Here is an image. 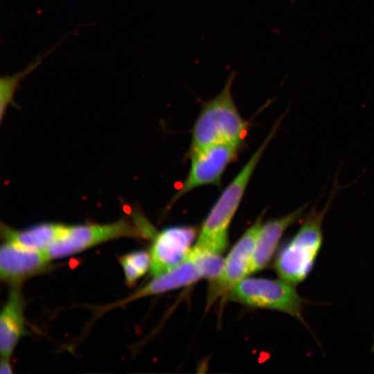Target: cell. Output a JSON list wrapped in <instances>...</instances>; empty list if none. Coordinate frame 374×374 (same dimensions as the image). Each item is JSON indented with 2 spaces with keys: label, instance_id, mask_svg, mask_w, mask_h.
Instances as JSON below:
<instances>
[{
  "label": "cell",
  "instance_id": "cell-1",
  "mask_svg": "<svg viewBox=\"0 0 374 374\" xmlns=\"http://www.w3.org/2000/svg\"><path fill=\"white\" fill-rule=\"evenodd\" d=\"M278 118L261 145L222 191L206 217L195 247L221 254L228 244V229L265 150L283 118Z\"/></svg>",
  "mask_w": 374,
  "mask_h": 374
},
{
  "label": "cell",
  "instance_id": "cell-2",
  "mask_svg": "<svg viewBox=\"0 0 374 374\" xmlns=\"http://www.w3.org/2000/svg\"><path fill=\"white\" fill-rule=\"evenodd\" d=\"M235 75L236 71L231 72L220 92L202 104L192 131L189 155L217 143L242 145L249 123L240 115L233 98Z\"/></svg>",
  "mask_w": 374,
  "mask_h": 374
},
{
  "label": "cell",
  "instance_id": "cell-3",
  "mask_svg": "<svg viewBox=\"0 0 374 374\" xmlns=\"http://www.w3.org/2000/svg\"><path fill=\"white\" fill-rule=\"evenodd\" d=\"M339 189L335 185L321 209L315 205L305 213L298 231L278 252L275 269L282 280L297 285L310 274L323 242L324 218Z\"/></svg>",
  "mask_w": 374,
  "mask_h": 374
},
{
  "label": "cell",
  "instance_id": "cell-4",
  "mask_svg": "<svg viewBox=\"0 0 374 374\" xmlns=\"http://www.w3.org/2000/svg\"><path fill=\"white\" fill-rule=\"evenodd\" d=\"M292 285L283 280L244 278L230 290L229 297L248 306L283 312L305 324L303 311L307 302Z\"/></svg>",
  "mask_w": 374,
  "mask_h": 374
},
{
  "label": "cell",
  "instance_id": "cell-5",
  "mask_svg": "<svg viewBox=\"0 0 374 374\" xmlns=\"http://www.w3.org/2000/svg\"><path fill=\"white\" fill-rule=\"evenodd\" d=\"M142 230L125 218L104 224H64L46 253L51 260L62 258L114 239L145 235Z\"/></svg>",
  "mask_w": 374,
  "mask_h": 374
},
{
  "label": "cell",
  "instance_id": "cell-6",
  "mask_svg": "<svg viewBox=\"0 0 374 374\" xmlns=\"http://www.w3.org/2000/svg\"><path fill=\"white\" fill-rule=\"evenodd\" d=\"M241 146L236 143H217L190 154V166L188 175L171 202H175L198 187L206 185L219 186L225 170L236 159Z\"/></svg>",
  "mask_w": 374,
  "mask_h": 374
},
{
  "label": "cell",
  "instance_id": "cell-7",
  "mask_svg": "<svg viewBox=\"0 0 374 374\" xmlns=\"http://www.w3.org/2000/svg\"><path fill=\"white\" fill-rule=\"evenodd\" d=\"M262 215L244 233L229 252L220 275L211 282L209 301L230 291L251 274L253 255L262 224Z\"/></svg>",
  "mask_w": 374,
  "mask_h": 374
},
{
  "label": "cell",
  "instance_id": "cell-8",
  "mask_svg": "<svg viewBox=\"0 0 374 374\" xmlns=\"http://www.w3.org/2000/svg\"><path fill=\"white\" fill-rule=\"evenodd\" d=\"M195 235L196 230L188 226H170L158 233L150 252L152 276H159L181 264L187 258Z\"/></svg>",
  "mask_w": 374,
  "mask_h": 374
},
{
  "label": "cell",
  "instance_id": "cell-9",
  "mask_svg": "<svg viewBox=\"0 0 374 374\" xmlns=\"http://www.w3.org/2000/svg\"><path fill=\"white\" fill-rule=\"evenodd\" d=\"M46 251L22 247L4 240L0 249V278L12 285L44 272L51 261Z\"/></svg>",
  "mask_w": 374,
  "mask_h": 374
},
{
  "label": "cell",
  "instance_id": "cell-10",
  "mask_svg": "<svg viewBox=\"0 0 374 374\" xmlns=\"http://www.w3.org/2000/svg\"><path fill=\"white\" fill-rule=\"evenodd\" d=\"M309 206L310 202H307L291 213L262 224L253 255L251 274L267 266L283 234L292 225L301 221Z\"/></svg>",
  "mask_w": 374,
  "mask_h": 374
},
{
  "label": "cell",
  "instance_id": "cell-11",
  "mask_svg": "<svg viewBox=\"0 0 374 374\" xmlns=\"http://www.w3.org/2000/svg\"><path fill=\"white\" fill-rule=\"evenodd\" d=\"M20 285H12L0 315V353L10 358L18 341L26 334L25 301Z\"/></svg>",
  "mask_w": 374,
  "mask_h": 374
},
{
  "label": "cell",
  "instance_id": "cell-12",
  "mask_svg": "<svg viewBox=\"0 0 374 374\" xmlns=\"http://www.w3.org/2000/svg\"><path fill=\"white\" fill-rule=\"evenodd\" d=\"M200 278L202 272L195 261L189 255L178 266L172 269L154 277L145 286L142 287L128 298L123 299L119 304L127 303L132 301L151 295L161 294L183 286L189 285Z\"/></svg>",
  "mask_w": 374,
  "mask_h": 374
},
{
  "label": "cell",
  "instance_id": "cell-13",
  "mask_svg": "<svg viewBox=\"0 0 374 374\" xmlns=\"http://www.w3.org/2000/svg\"><path fill=\"white\" fill-rule=\"evenodd\" d=\"M64 224L44 222L21 230L13 229L1 224V235L4 240L14 242L22 247L46 251L58 238Z\"/></svg>",
  "mask_w": 374,
  "mask_h": 374
},
{
  "label": "cell",
  "instance_id": "cell-14",
  "mask_svg": "<svg viewBox=\"0 0 374 374\" xmlns=\"http://www.w3.org/2000/svg\"><path fill=\"white\" fill-rule=\"evenodd\" d=\"M71 33L72 32L64 37L56 45L48 49L46 53H44V54L38 55L36 59L30 63L28 66H27L23 71L13 75H6L1 78V103L2 109L8 103L13 101L15 91L19 87L21 81L27 75L35 70L41 64L45 57L53 52L55 48L58 47Z\"/></svg>",
  "mask_w": 374,
  "mask_h": 374
},
{
  "label": "cell",
  "instance_id": "cell-15",
  "mask_svg": "<svg viewBox=\"0 0 374 374\" xmlns=\"http://www.w3.org/2000/svg\"><path fill=\"white\" fill-rule=\"evenodd\" d=\"M125 282L132 286L143 276L151 267L150 253L143 250L128 253L120 259Z\"/></svg>",
  "mask_w": 374,
  "mask_h": 374
},
{
  "label": "cell",
  "instance_id": "cell-16",
  "mask_svg": "<svg viewBox=\"0 0 374 374\" xmlns=\"http://www.w3.org/2000/svg\"><path fill=\"white\" fill-rule=\"evenodd\" d=\"M189 255L197 264L202 278L213 280L220 275L225 260L220 256V253L201 249L194 246L190 250Z\"/></svg>",
  "mask_w": 374,
  "mask_h": 374
},
{
  "label": "cell",
  "instance_id": "cell-17",
  "mask_svg": "<svg viewBox=\"0 0 374 374\" xmlns=\"http://www.w3.org/2000/svg\"><path fill=\"white\" fill-rule=\"evenodd\" d=\"M12 373L10 358L1 357L0 365V373Z\"/></svg>",
  "mask_w": 374,
  "mask_h": 374
}]
</instances>
